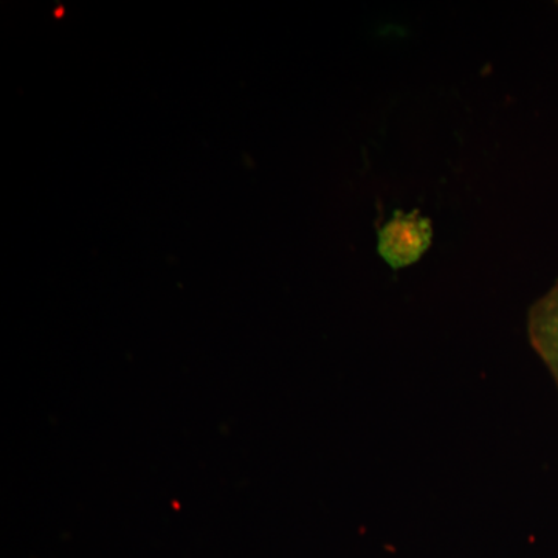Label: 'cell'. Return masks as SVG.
Here are the masks:
<instances>
[{"label":"cell","mask_w":558,"mask_h":558,"mask_svg":"<svg viewBox=\"0 0 558 558\" xmlns=\"http://www.w3.org/2000/svg\"><path fill=\"white\" fill-rule=\"evenodd\" d=\"M527 332L532 348L549 369L558 389V279L529 311Z\"/></svg>","instance_id":"2"},{"label":"cell","mask_w":558,"mask_h":558,"mask_svg":"<svg viewBox=\"0 0 558 558\" xmlns=\"http://www.w3.org/2000/svg\"><path fill=\"white\" fill-rule=\"evenodd\" d=\"M433 223L418 209H398L379 230L380 258L391 269L400 270L413 266L432 247Z\"/></svg>","instance_id":"1"}]
</instances>
